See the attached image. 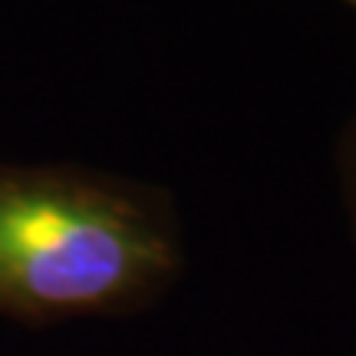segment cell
<instances>
[{
  "label": "cell",
  "instance_id": "cell-1",
  "mask_svg": "<svg viewBox=\"0 0 356 356\" xmlns=\"http://www.w3.org/2000/svg\"><path fill=\"white\" fill-rule=\"evenodd\" d=\"M175 264L168 215L149 191L73 168L0 165V314L113 310Z\"/></svg>",
  "mask_w": 356,
  "mask_h": 356
},
{
  "label": "cell",
  "instance_id": "cell-2",
  "mask_svg": "<svg viewBox=\"0 0 356 356\" xmlns=\"http://www.w3.org/2000/svg\"><path fill=\"white\" fill-rule=\"evenodd\" d=\"M350 181H353V195H356V132H353V149H350Z\"/></svg>",
  "mask_w": 356,
  "mask_h": 356
},
{
  "label": "cell",
  "instance_id": "cell-3",
  "mask_svg": "<svg viewBox=\"0 0 356 356\" xmlns=\"http://www.w3.org/2000/svg\"><path fill=\"white\" fill-rule=\"evenodd\" d=\"M353 3H356V0H353Z\"/></svg>",
  "mask_w": 356,
  "mask_h": 356
}]
</instances>
